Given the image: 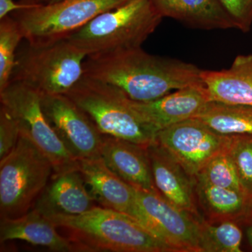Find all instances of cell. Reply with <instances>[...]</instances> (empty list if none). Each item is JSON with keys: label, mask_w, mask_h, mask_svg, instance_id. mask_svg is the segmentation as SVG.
<instances>
[{"label": "cell", "mask_w": 252, "mask_h": 252, "mask_svg": "<svg viewBox=\"0 0 252 252\" xmlns=\"http://www.w3.org/2000/svg\"><path fill=\"white\" fill-rule=\"evenodd\" d=\"M195 119L221 135H252V106L209 101Z\"/></svg>", "instance_id": "cell-21"}, {"label": "cell", "mask_w": 252, "mask_h": 252, "mask_svg": "<svg viewBox=\"0 0 252 252\" xmlns=\"http://www.w3.org/2000/svg\"><path fill=\"white\" fill-rule=\"evenodd\" d=\"M94 203L77 166L55 172L33 208L48 217L74 216L90 210Z\"/></svg>", "instance_id": "cell-15"}, {"label": "cell", "mask_w": 252, "mask_h": 252, "mask_svg": "<svg viewBox=\"0 0 252 252\" xmlns=\"http://www.w3.org/2000/svg\"><path fill=\"white\" fill-rule=\"evenodd\" d=\"M136 220L175 252H200L198 221L170 203L158 191L136 189Z\"/></svg>", "instance_id": "cell-9"}, {"label": "cell", "mask_w": 252, "mask_h": 252, "mask_svg": "<svg viewBox=\"0 0 252 252\" xmlns=\"http://www.w3.org/2000/svg\"><path fill=\"white\" fill-rule=\"evenodd\" d=\"M48 218L67 232L77 252H175L135 219L111 209L94 206L80 215Z\"/></svg>", "instance_id": "cell-2"}, {"label": "cell", "mask_w": 252, "mask_h": 252, "mask_svg": "<svg viewBox=\"0 0 252 252\" xmlns=\"http://www.w3.org/2000/svg\"><path fill=\"white\" fill-rule=\"evenodd\" d=\"M20 137L18 123L5 107H0V160L14 148Z\"/></svg>", "instance_id": "cell-26"}, {"label": "cell", "mask_w": 252, "mask_h": 252, "mask_svg": "<svg viewBox=\"0 0 252 252\" xmlns=\"http://www.w3.org/2000/svg\"><path fill=\"white\" fill-rule=\"evenodd\" d=\"M209 101L252 106V54L237 56L228 69L202 70Z\"/></svg>", "instance_id": "cell-17"}, {"label": "cell", "mask_w": 252, "mask_h": 252, "mask_svg": "<svg viewBox=\"0 0 252 252\" xmlns=\"http://www.w3.org/2000/svg\"><path fill=\"white\" fill-rule=\"evenodd\" d=\"M208 102L203 84L187 86L149 102L130 99L132 109L157 132L196 117Z\"/></svg>", "instance_id": "cell-12"}, {"label": "cell", "mask_w": 252, "mask_h": 252, "mask_svg": "<svg viewBox=\"0 0 252 252\" xmlns=\"http://www.w3.org/2000/svg\"><path fill=\"white\" fill-rule=\"evenodd\" d=\"M61 1V0H46L45 3H54L57 2V1Z\"/></svg>", "instance_id": "cell-31"}, {"label": "cell", "mask_w": 252, "mask_h": 252, "mask_svg": "<svg viewBox=\"0 0 252 252\" xmlns=\"http://www.w3.org/2000/svg\"><path fill=\"white\" fill-rule=\"evenodd\" d=\"M162 18L152 0H128L66 38L87 56L112 54L141 47Z\"/></svg>", "instance_id": "cell-3"}, {"label": "cell", "mask_w": 252, "mask_h": 252, "mask_svg": "<svg viewBox=\"0 0 252 252\" xmlns=\"http://www.w3.org/2000/svg\"><path fill=\"white\" fill-rule=\"evenodd\" d=\"M230 135H221L198 119H188L158 131L156 142L195 180L207 162L224 150Z\"/></svg>", "instance_id": "cell-10"}, {"label": "cell", "mask_w": 252, "mask_h": 252, "mask_svg": "<svg viewBox=\"0 0 252 252\" xmlns=\"http://www.w3.org/2000/svg\"><path fill=\"white\" fill-rule=\"evenodd\" d=\"M104 135L148 147L156 141L157 132L132 109L130 98L120 89L84 77L67 94Z\"/></svg>", "instance_id": "cell-5"}, {"label": "cell", "mask_w": 252, "mask_h": 252, "mask_svg": "<svg viewBox=\"0 0 252 252\" xmlns=\"http://www.w3.org/2000/svg\"><path fill=\"white\" fill-rule=\"evenodd\" d=\"M147 149L158 192L180 210L203 218L198 208L193 177L156 141Z\"/></svg>", "instance_id": "cell-13"}, {"label": "cell", "mask_w": 252, "mask_h": 252, "mask_svg": "<svg viewBox=\"0 0 252 252\" xmlns=\"http://www.w3.org/2000/svg\"><path fill=\"white\" fill-rule=\"evenodd\" d=\"M247 237H248L249 243L252 247V224L249 225L248 229H247Z\"/></svg>", "instance_id": "cell-30"}, {"label": "cell", "mask_w": 252, "mask_h": 252, "mask_svg": "<svg viewBox=\"0 0 252 252\" xmlns=\"http://www.w3.org/2000/svg\"><path fill=\"white\" fill-rule=\"evenodd\" d=\"M79 167L94 203L135 220L137 203L135 187L114 173L101 157L79 160Z\"/></svg>", "instance_id": "cell-14"}, {"label": "cell", "mask_w": 252, "mask_h": 252, "mask_svg": "<svg viewBox=\"0 0 252 252\" xmlns=\"http://www.w3.org/2000/svg\"><path fill=\"white\" fill-rule=\"evenodd\" d=\"M241 222L248 224H252V195L250 197L248 208H247L246 212H245V216L243 217Z\"/></svg>", "instance_id": "cell-29"}, {"label": "cell", "mask_w": 252, "mask_h": 252, "mask_svg": "<svg viewBox=\"0 0 252 252\" xmlns=\"http://www.w3.org/2000/svg\"><path fill=\"white\" fill-rule=\"evenodd\" d=\"M227 151L231 157L240 184L249 196L252 195V135H230Z\"/></svg>", "instance_id": "cell-25"}, {"label": "cell", "mask_w": 252, "mask_h": 252, "mask_svg": "<svg viewBox=\"0 0 252 252\" xmlns=\"http://www.w3.org/2000/svg\"><path fill=\"white\" fill-rule=\"evenodd\" d=\"M128 0H61L11 14L29 42L62 39Z\"/></svg>", "instance_id": "cell-7"}, {"label": "cell", "mask_w": 252, "mask_h": 252, "mask_svg": "<svg viewBox=\"0 0 252 252\" xmlns=\"http://www.w3.org/2000/svg\"><path fill=\"white\" fill-rule=\"evenodd\" d=\"M235 28L248 32L252 26V0H220Z\"/></svg>", "instance_id": "cell-27"}, {"label": "cell", "mask_w": 252, "mask_h": 252, "mask_svg": "<svg viewBox=\"0 0 252 252\" xmlns=\"http://www.w3.org/2000/svg\"><path fill=\"white\" fill-rule=\"evenodd\" d=\"M0 102L18 123L20 133L27 136L49 158L54 172L79 166L46 119L39 93L16 81L0 92Z\"/></svg>", "instance_id": "cell-8"}, {"label": "cell", "mask_w": 252, "mask_h": 252, "mask_svg": "<svg viewBox=\"0 0 252 252\" xmlns=\"http://www.w3.org/2000/svg\"><path fill=\"white\" fill-rule=\"evenodd\" d=\"M41 3L16 1L15 0H0V19L18 11L32 9Z\"/></svg>", "instance_id": "cell-28"}, {"label": "cell", "mask_w": 252, "mask_h": 252, "mask_svg": "<svg viewBox=\"0 0 252 252\" xmlns=\"http://www.w3.org/2000/svg\"><path fill=\"white\" fill-rule=\"evenodd\" d=\"M243 232L232 220L210 222L204 217L198 221L200 252H241Z\"/></svg>", "instance_id": "cell-22"}, {"label": "cell", "mask_w": 252, "mask_h": 252, "mask_svg": "<svg viewBox=\"0 0 252 252\" xmlns=\"http://www.w3.org/2000/svg\"><path fill=\"white\" fill-rule=\"evenodd\" d=\"M22 39H25L22 30L12 16L0 19V92L11 82Z\"/></svg>", "instance_id": "cell-23"}, {"label": "cell", "mask_w": 252, "mask_h": 252, "mask_svg": "<svg viewBox=\"0 0 252 252\" xmlns=\"http://www.w3.org/2000/svg\"><path fill=\"white\" fill-rule=\"evenodd\" d=\"M57 228L52 220L33 208L17 218L1 219L0 241L23 240L54 252H77L69 239L59 234Z\"/></svg>", "instance_id": "cell-18"}, {"label": "cell", "mask_w": 252, "mask_h": 252, "mask_svg": "<svg viewBox=\"0 0 252 252\" xmlns=\"http://www.w3.org/2000/svg\"><path fill=\"white\" fill-rule=\"evenodd\" d=\"M52 171L49 158L20 133L14 148L0 160L1 219L17 218L31 210Z\"/></svg>", "instance_id": "cell-6"}, {"label": "cell", "mask_w": 252, "mask_h": 252, "mask_svg": "<svg viewBox=\"0 0 252 252\" xmlns=\"http://www.w3.org/2000/svg\"><path fill=\"white\" fill-rule=\"evenodd\" d=\"M36 2L39 3H45L46 0H35Z\"/></svg>", "instance_id": "cell-33"}, {"label": "cell", "mask_w": 252, "mask_h": 252, "mask_svg": "<svg viewBox=\"0 0 252 252\" xmlns=\"http://www.w3.org/2000/svg\"><path fill=\"white\" fill-rule=\"evenodd\" d=\"M87 55L67 38L28 41L17 53L11 81L41 94H65L84 77Z\"/></svg>", "instance_id": "cell-4"}, {"label": "cell", "mask_w": 252, "mask_h": 252, "mask_svg": "<svg viewBox=\"0 0 252 252\" xmlns=\"http://www.w3.org/2000/svg\"><path fill=\"white\" fill-rule=\"evenodd\" d=\"M41 107L50 125L73 157L80 160L101 157L104 135L72 99L66 94H42Z\"/></svg>", "instance_id": "cell-11"}, {"label": "cell", "mask_w": 252, "mask_h": 252, "mask_svg": "<svg viewBox=\"0 0 252 252\" xmlns=\"http://www.w3.org/2000/svg\"><path fill=\"white\" fill-rule=\"evenodd\" d=\"M197 201L210 222L232 220L241 222L245 216L250 197L243 191L223 188L195 180Z\"/></svg>", "instance_id": "cell-20"}, {"label": "cell", "mask_w": 252, "mask_h": 252, "mask_svg": "<svg viewBox=\"0 0 252 252\" xmlns=\"http://www.w3.org/2000/svg\"><path fill=\"white\" fill-rule=\"evenodd\" d=\"M20 1H26V2H36L35 0H20Z\"/></svg>", "instance_id": "cell-32"}, {"label": "cell", "mask_w": 252, "mask_h": 252, "mask_svg": "<svg viewBox=\"0 0 252 252\" xmlns=\"http://www.w3.org/2000/svg\"><path fill=\"white\" fill-rule=\"evenodd\" d=\"M147 147L104 135L101 158L116 175L136 189L158 191Z\"/></svg>", "instance_id": "cell-16"}, {"label": "cell", "mask_w": 252, "mask_h": 252, "mask_svg": "<svg viewBox=\"0 0 252 252\" xmlns=\"http://www.w3.org/2000/svg\"><path fill=\"white\" fill-rule=\"evenodd\" d=\"M162 17L196 29L228 30L234 23L220 0H152Z\"/></svg>", "instance_id": "cell-19"}, {"label": "cell", "mask_w": 252, "mask_h": 252, "mask_svg": "<svg viewBox=\"0 0 252 252\" xmlns=\"http://www.w3.org/2000/svg\"><path fill=\"white\" fill-rule=\"evenodd\" d=\"M84 75L115 86L137 102L203 84V69L180 60L149 54L142 48L87 56Z\"/></svg>", "instance_id": "cell-1"}, {"label": "cell", "mask_w": 252, "mask_h": 252, "mask_svg": "<svg viewBox=\"0 0 252 252\" xmlns=\"http://www.w3.org/2000/svg\"><path fill=\"white\" fill-rule=\"evenodd\" d=\"M195 180L217 187L245 192L227 147L207 162Z\"/></svg>", "instance_id": "cell-24"}]
</instances>
